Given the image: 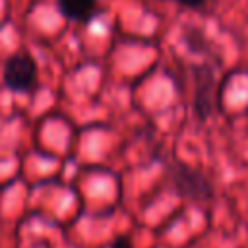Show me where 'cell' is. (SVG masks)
Here are the masks:
<instances>
[{
  "mask_svg": "<svg viewBox=\"0 0 248 248\" xmlns=\"http://www.w3.org/2000/svg\"><path fill=\"white\" fill-rule=\"evenodd\" d=\"M2 81L10 91L16 93L33 91L39 81V68L35 58L27 52H17L8 56L2 70Z\"/></svg>",
  "mask_w": 248,
  "mask_h": 248,
  "instance_id": "obj_1",
  "label": "cell"
},
{
  "mask_svg": "<svg viewBox=\"0 0 248 248\" xmlns=\"http://www.w3.org/2000/svg\"><path fill=\"white\" fill-rule=\"evenodd\" d=\"M170 178L174 184V190L188 200L194 202H207L213 196L211 182L207 176L196 169H190L186 165H174L170 169Z\"/></svg>",
  "mask_w": 248,
  "mask_h": 248,
  "instance_id": "obj_2",
  "label": "cell"
},
{
  "mask_svg": "<svg viewBox=\"0 0 248 248\" xmlns=\"http://www.w3.org/2000/svg\"><path fill=\"white\" fill-rule=\"evenodd\" d=\"M56 10L68 21L87 23L97 12V0H56Z\"/></svg>",
  "mask_w": 248,
  "mask_h": 248,
  "instance_id": "obj_3",
  "label": "cell"
},
{
  "mask_svg": "<svg viewBox=\"0 0 248 248\" xmlns=\"http://www.w3.org/2000/svg\"><path fill=\"white\" fill-rule=\"evenodd\" d=\"M169 2H174V4H178V6H184V8H192V10H196V8L205 6V2H207V0H169Z\"/></svg>",
  "mask_w": 248,
  "mask_h": 248,
  "instance_id": "obj_4",
  "label": "cell"
},
{
  "mask_svg": "<svg viewBox=\"0 0 248 248\" xmlns=\"http://www.w3.org/2000/svg\"><path fill=\"white\" fill-rule=\"evenodd\" d=\"M110 248H134V246H132V238L126 236V234H124V236H118V238L112 242Z\"/></svg>",
  "mask_w": 248,
  "mask_h": 248,
  "instance_id": "obj_5",
  "label": "cell"
},
{
  "mask_svg": "<svg viewBox=\"0 0 248 248\" xmlns=\"http://www.w3.org/2000/svg\"><path fill=\"white\" fill-rule=\"evenodd\" d=\"M246 116H248V107H246Z\"/></svg>",
  "mask_w": 248,
  "mask_h": 248,
  "instance_id": "obj_6",
  "label": "cell"
}]
</instances>
